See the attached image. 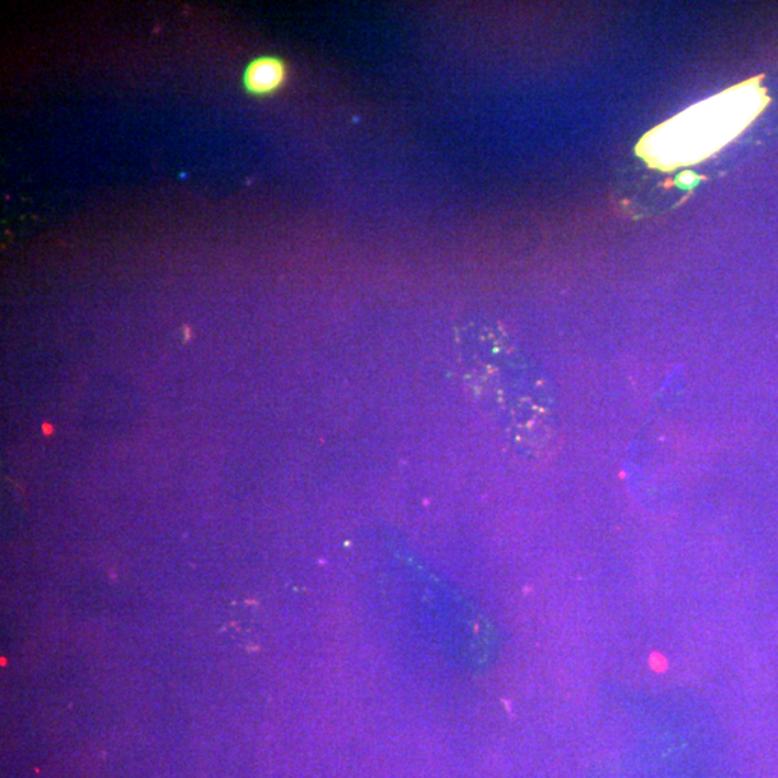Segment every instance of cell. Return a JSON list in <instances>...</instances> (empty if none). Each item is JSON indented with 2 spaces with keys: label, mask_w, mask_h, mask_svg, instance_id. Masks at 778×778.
I'll return each instance as SVG.
<instances>
[{
  "label": "cell",
  "mask_w": 778,
  "mask_h": 778,
  "mask_svg": "<svg viewBox=\"0 0 778 778\" xmlns=\"http://www.w3.org/2000/svg\"><path fill=\"white\" fill-rule=\"evenodd\" d=\"M763 76L686 109L646 133L636 154L653 169L674 170L715 155L745 131L770 103Z\"/></svg>",
  "instance_id": "6da1fadb"
},
{
  "label": "cell",
  "mask_w": 778,
  "mask_h": 778,
  "mask_svg": "<svg viewBox=\"0 0 778 778\" xmlns=\"http://www.w3.org/2000/svg\"><path fill=\"white\" fill-rule=\"evenodd\" d=\"M287 77L289 67L282 58L261 55L247 64L243 72V86L248 94L266 97L282 89Z\"/></svg>",
  "instance_id": "7a4b0ae2"
}]
</instances>
